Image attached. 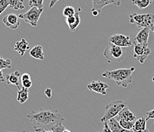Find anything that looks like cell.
Returning a JSON list of instances; mask_svg holds the SVG:
<instances>
[{
    "label": "cell",
    "instance_id": "obj_35",
    "mask_svg": "<svg viewBox=\"0 0 154 132\" xmlns=\"http://www.w3.org/2000/svg\"><path fill=\"white\" fill-rule=\"evenodd\" d=\"M58 1H60V0H51V2H50V5H49V8H52Z\"/></svg>",
    "mask_w": 154,
    "mask_h": 132
},
{
    "label": "cell",
    "instance_id": "obj_15",
    "mask_svg": "<svg viewBox=\"0 0 154 132\" xmlns=\"http://www.w3.org/2000/svg\"><path fill=\"white\" fill-rule=\"evenodd\" d=\"M146 122L147 120L144 117L136 119L132 131L134 132H149V130L146 128Z\"/></svg>",
    "mask_w": 154,
    "mask_h": 132
},
{
    "label": "cell",
    "instance_id": "obj_14",
    "mask_svg": "<svg viewBox=\"0 0 154 132\" xmlns=\"http://www.w3.org/2000/svg\"><path fill=\"white\" fill-rule=\"evenodd\" d=\"M20 79H21V74L18 71H15L9 75H5V83L7 84L15 85L18 87V90L21 88L20 87Z\"/></svg>",
    "mask_w": 154,
    "mask_h": 132
},
{
    "label": "cell",
    "instance_id": "obj_17",
    "mask_svg": "<svg viewBox=\"0 0 154 132\" xmlns=\"http://www.w3.org/2000/svg\"><path fill=\"white\" fill-rule=\"evenodd\" d=\"M106 122L112 132H134L133 131L127 130V129H125L123 127H122L119 122L115 118L111 119Z\"/></svg>",
    "mask_w": 154,
    "mask_h": 132
},
{
    "label": "cell",
    "instance_id": "obj_22",
    "mask_svg": "<svg viewBox=\"0 0 154 132\" xmlns=\"http://www.w3.org/2000/svg\"><path fill=\"white\" fill-rule=\"evenodd\" d=\"M152 1L153 0H132V3L139 9L143 10L150 5L152 3Z\"/></svg>",
    "mask_w": 154,
    "mask_h": 132
},
{
    "label": "cell",
    "instance_id": "obj_38",
    "mask_svg": "<svg viewBox=\"0 0 154 132\" xmlns=\"http://www.w3.org/2000/svg\"><path fill=\"white\" fill-rule=\"evenodd\" d=\"M152 32H153V34H154V28H153V29L152 30Z\"/></svg>",
    "mask_w": 154,
    "mask_h": 132
},
{
    "label": "cell",
    "instance_id": "obj_36",
    "mask_svg": "<svg viewBox=\"0 0 154 132\" xmlns=\"http://www.w3.org/2000/svg\"><path fill=\"white\" fill-rule=\"evenodd\" d=\"M63 132H71V131H69V130H68V129H66V128H65L64 129V131Z\"/></svg>",
    "mask_w": 154,
    "mask_h": 132
},
{
    "label": "cell",
    "instance_id": "obj_23",
    "mask_svg": "<svg viewBox=\"0 0 154 132\" xmlns=\"http://www.w3.org/2000/svg\"><path fill=\"white\" fill-rule=\"evenodd\" d=\"M118 122H119L121 126L123 127L125 129L132 131V128H133V126L134 125L135 121H128L125 120V119H119Z\"/></svg>",
    "mask_w": 154,
    "mask_h": 132
},
{
    "label": "cell",
    "instance_id": "obj_19",
    "mask_svg": "<svg viewBox=\"0 0 154 132\" xmlns=\"http://www.w3.org/2000/svg\"><path fill=\"white\" fill-rule=\"evenodd\" d=\"M30 56L35 59L44 60L45 59V53L43 50V47L41 45L35 46L30 50Z\"/></svg>",
    "mask_w": 154,
    "mask_h": 132
},
{
    "label": "cell",
    "instance_id": "obj_8",
    "mask_svg": "<svg viewBox=\"0 0 154 132\" xmlns=\"http://www.w3.org/2000/svg\"><path fill=\"white\" fill-rule=\"evenodd\" d=\"M123 0H92V13L93 16H98L104 7L108 5L120 6Z\"/></svg>",
    "mask_w": 154,
    "mask_h": 132
},
{
    "label": "cell",
    "instance_id": "obj_40",
    "mask_svg": "<svg viewBox=\"0 0 154 132\" xmlns=\"http://www.w3.org/2000/svg\"><path fill=\"white\" fill-rule=\"evenodd\" d=\"M10 132H13V131H10Z\"/></svg>",
    "mask_w": 154,
    "mask_h": 132
},
{
    "label": "cell",
    "instance_id": "obj_34",
    "mask_svg": "<svg viewBox=\"0 0 154 132\" xmlns=\"http://www.w3.org/2000/svg\"><path fill=\"white\" fill-rule=\"evenodd\" d=\"M0 82H5V76H4L2 69H0Z\"/></svg>",
    "mask_w": 154,
    "mask_h": 132
},
{
    "label": "cell",
    "instance_id": "obj_3",
    "mask_svg": "<svg viewBox=\"0 0 154 132\" xmlns=\"http://www.w3.org/2000/svg\"><path fill=\"white\" fill-rule=\"evenodd\" d=\"M130 23L140 28H149L152 31L154 28V15L152 14L132 13L130 15Z\"/></svg>",
    "mask_w": 154,
    "mask_h": 132
},
{
    "label": "cell",
    "instance_id": "obj_32",
    "mask_svg": "<svg viewBox=\"0 0 154 132\" xmlns=\"http://www.w3.org/2000/svg\"><path fill=\"white\" fill-rule=\"evenodd\" d=\"M45 93L48 98H51L52 96V89L51 88H47L45 90Z\"/></svg>",
    "mask_w": 154,
    "mask_h": 132
},
{
    "label": "cell",
    "instance_id": "obj_9",
    "mask_svg": "<svg viewBox=\"0 0 154 132\" xmlns=\"http://www.w3.org/2000/svg\"><path fill=\"white\" fill-rule=\"evenodd\" d=\"M108 41L122 48L131 47L132 46V44H133V42L131 40V38H130L129 36L120 34H116L111 36L108 38Z\"/></svg>",
    "mask_w": 154,
    "mask_h": 132
},
{
    "label": "cell",
    "instance_id": "obj_25",
    "mask_svg": "<svg viewBox=\"0 0 154 132\" xmlns=\"http://www.w3.org/2000/svg\"><path fill=\"white\" fill-rule=\"evenodd\" d=\"M75 10L71 5H68V6H66L64 8L63 11V15L65 18H68V17L72 16V15H75Z\"/></svg>",
    "mask_w": 154,
    "mask_h": 132
},
{
    "label": "cell",
    "instance_id": "obj_13",
    "mask_svg": "<svg viewBox=\"0 0 154 132\" xmlns=\"http://www.w3.org/2000/svg\"><path fill=\"white\" fill-rule=\"evenodd\" d=\"M80 16L78 12H75V15L66 18V23L68 25L71 32H74L76 30V28L79 27V24H80Z\"/></svg>",
    "mask_w": 154,
    "mask_h": 132
},
{
    "label": "cell",
    "instance_id": "obj_39",
    "mask_svg": "<svg viewBox=\"0 0 154 132\" xmlns=\"http://www.w3.org/2000/svg\"><path fill=\"white\" fill-rule=\"evenodd\" d=\"M153 124H154V121H153Z\"/></svg>",
    "mask_w": 154,
    "mask_h": 132
},
{
    "label": "cell",
    "instance_id": "obj_33",
    "mask_svg": "<svg viewBox=\"0 0 154 132\" xmlns=\"http://www.w3.org/2000/svg\"><path fill=\"white\" fill-rule=\"evenodd\" d=\"M103 125H104V128H103V131L102 132H112V130L110 129V128L108 127L107 122H104Z\"/></svg>",
    "mask_w": 154,
    "mask_h": 132
},
{
    "label": "cell",
    "instance_id": "obj_26",
    "mask_svg": "<svg viewBox=\"0 0 154 132\" xmlns=\"http://www.w3.org/2000/svg\"><path fill=\"white\" fill-rule=\"evenodd\" d=\"M44 0H29L28 5L30 7H37L38 8H44Z\"/></svg>",
    "mask_w": 154,
    "mask_h": 132
},
{
    "label": "cell",
    "instance_id": "obj_24",
    "mask_svg": "<svg viewBox=\"0 0 154 132\" xmlns=\"http://www.w3.org/2000/svg\"><path fill=\"white\" fill-rule=\"evenodd\" d=\"M12 69V60L9 59H3L0 56V69Z\"/></svg>",
    "mask_w": 154,
    "mask_h": 132
},
{
    "label": "cell",
    "instance_id": "obj_16",
    "mask_svg": "<svg viewBox=\"0 0 154 132\" xmlns=\"http://www.w3.org/2000/svg\"><path fill=\"white\" fill-rule=\"evenodd\" d=\"M15 50L19 54L20 56H23L25 52L30 49V46L28 42L25 39L22 38L20 41L15 43Z\"/></svg>",
    "mask_w": 154,
    "mask_h": 132
},
{
    "label": "cell",
    "instance_id": "obj_1",
    "mask_svg": "<svg viewBox=\"0 0 154 132\" xmlns=\"http://www.w3.org/2000/svg\"><path fill=\"white\" fill-rule=\"evenodd\" d=\"M27 118L32 123L34 127L46 126L51 130V128L57 122H63L64 118L57 109L40 110L39 112H31Z\"/></svg>",
    "mask_w": 154,
    "mask_h": 132
},
{
    "label": "cell",
    "instance_id": "obj_31",
    "mask_svg": "<svg viewBox=\"0 0 154 132\" xmlns=\"http://www.w3.org/2000/svg\"><path fill=\"white\" fill-rule=\"evenodd\" d=\"M34 129H35V132H53L52 131L45 130V128H43L34 127Z\"/></svg>",
    "mask_w": 154,
    "mask_h": 132
},
{
    "label": "cell",
    "instance_id": "obj_37",
    "mask_svg": "<svg viewBox=\"0 0 154 132\" xmlns=\"http://www.w3.org/2000/svg\"><path fill=\"white\" fill-rule=\"evenodd\" d=\"M152 81H154V77L152 78Z\"/></svg>",
    "mask_w": 154,
    "mask_h": 132
},
{
    "label": "cell",
    "instance_id": "obj_18",
    "mask_svg": "<svg viewBox=\"0 0 154 132\" xmlns=\"http://www.w3.org/2000/svg\"><path fill=\"white\" fill-rule=\"evenodd\" d=\"M117 118H118V119H117L118 121L119 119H125V120L128 121H136L137 119L136 116L127 106H125V108H123L121 110V112L117 116Z\"/></svg>",
    "mask_w": 154,
    "mask_h": 132
},
{
    "label": "cell",
    "instance_id": "obj_5",
    "mask_svg": "<svg viewBox=\"0 0 154 132\" xmlns=\"http://www.w3.org/2000/svg\"><path fill=\"white\" fill-rule=\"evenodd\" d=\"M125 106H127V103L122 100H115L108 104L105 106V114L101 119V122H106L111 119L115 118Z\"/></svg>",
    "mask_w": 154,
    "mask_h": 132
},
{
    "label": "cell",
    "instance_id": "obj_6",
    "mask_svg": "<svg viewBox=\"0 0 154 132\" xmlns=\"http://www.w3.org/2000/svg\"><path fill=\"white\" fill-rule=\"evenodd\" d=\"M44 8H38L37 7H31L28 12L18 15L20 19L23 20L25 22L29 24L32 27H37L39 18L42 14Z\"/></svg>",
    "mask_w": 154,
    "mask_h": 132
},
{
    "label": "cell",
    "instance_id": "obj_28",
    "mask_svg": "<svg viewBox=\"0 0 154 132\" xmlns=\"http://www.w3.org/2000/svg\"><path fill=\"white\" fill-rule=\"evenodd\" d=\"M8 5H9L8 0H0V13H3L8 7Z\"/></svg>",
    "mask_w": 154,
    "mask_h": 132
},
{
    "label": "cell",
    "instance_id": "obj_30",
    "mask_svg": "<svg viewBox=\"0 0 154 132\" xmlns=\"http://www.w3.org/2000/svg\"><path fill=\"white\" fill-rule=\"evenodd\" d=\"M146 116H147V118H146V119L147 121L151 119H154V108L153 109H152V110H150V111L146 113Z\"/></svg>",
    "mask_w": 154,
    "mask_h": 132
},
{
    "label": "cell",
    "instance_id": "obj_7",
    "mask_svg": "<svg viewBox=\"0 0 154 132\" xmlns=\"http://www.w3.org/2000/svg\"><path fill=\"white\" fill-rule=\"evenodd\" d=\"M134 44V57L140 64L144 63L149 56L151 54V49L148 46H143L141 44L137 43L135 41Z\"/></svg>",
    "mask_w": 154,
    "mask_h": 132
},
{
    "label": "cell",
    "instance_id": "obj_12",
    "mask_svg": "<svg viewBox=\"0 0 154 132\" xmlns=\"http://www.w3.org/2000/svg\"><path fill=\"white\" fill-rule=\"evenodd\" d=\"M149 32H150V29H149V28H143L141 31L138 32L137 36L135 37L134 41L137 43L141 44L143 46H148V40H149Z\"/></svg>",
    "mask_w": 154,
    "mask_h": 132
},
{
    "label": "cell",
    "instance_id": "obj_2",
    "mask_svg": "<svg viewBox=\"0 0 154 132\" xmlns=\"http://www.w3.org/2000/svg\"><path fill=\"white\" fill-rule=\"evenodd\" d=\"M134 71V67L129 69H118L112 71H106L102 75L105 78L114 81L118 86L127 88L130 84L132 83V74Z\"/></svg>",
    "mask_w": 154,
    "mask_h": 132
},
{
    "label": "cell",
    "instance_id": "obj_29",
    "mask_svg": "<svg viewBox=\"0 0 154 132\" xmlns=\"http://www.w3.org/2000/svg\"><path fill=\"white\" fill-rule=\"evenodd\" d=\"M21 85L23 87L27 88V89H29L31 86H32V81H31V79H26V80H21Z\"/></svg>",
    "mask_w": 154,
    "mask_h": 132
},
{
    "label": "cell",
    "instance_id": "obj_27",
    "mask_svg": "<svg viewBox=\"0 0 154 132\" xmlns=\"http://www.w3.org/2000/svg\"><path fill=\"white\" fill-rule=\"evenodd\" d=\"M64 129H65V127L63 125L62 122H57L51 128V130L53 132H63L64 131Z\"/></svg>",
    "mask_w": 154,
    "mask_h": 132
},
{
    "label": "cell",
    "instance_id": "obj_21",
    "mask_svg": "<svg viewBox=\"0 0 154 132\" xmlns=\"http://www.w3.org/2000/svg\"><path fill=\"white\" fill-rule=\"evenodd\" d=\"M9 7L11 9L13 10H23L25 9L23 0H8Z\"/></svg>",
    "mask_w": 154,
    "mask_h": 132
},
{
    "label": "cell",
    "instance_id": "obj_11",
    "mask_svg": "<svg viewBox=\"0 0 154 132\" xmlns=\"http://www.w3.org/2000/svg\"><path fill=\"white\" fill-rule=\"evenodd\" d=\"M2 22L7 28L12 30H16L20 26L21 21L18 15L15 14H8L2 18Z\"/></svg>",
    "mask_w": 154,
    "mask_h": 132
},
{
    "label": "cell",
    "instance_id": "obj_20",
    "mask_svg": "<svg viewBox=\"0 0 154 132\" xmlns=\"http://www.w3.org/2000/svg\"><path fill=\"white\" fill-rule=\"evenodd\" d=\"M28 90L29 89H27L23 87L20 90H18V95H17V100L21 104L25 103L28 100Z\"/></svg>",
    "mask_w": 154,
    "mask_h": 132
},
{
    "label": "cell",
    "instance_id": "obj_10",
    "mask_svg": "<svg viewBox=\"0 0 154 132\" xmlns=\"http://www.w3.org/2000/svg\"><path fill=\"white\" fill-rule=\"evenodd\" d=\"M108 87L109 86L107 84L104 83L101 81H92L91 83L87 85L88 90L102 95L107 94V90L108 89Z\"/></svg>",
    "mask_w": 154,
    "mask_h": 132
},
{
    "label": "cell",
    "instance_id": "obj_41",
    "mask_svg": "<svg viewBox=\"0 0 154 132\" xmlns=\"http://www.w3.org/2000/svg\"><path fill=\"white\" fill-rule=\"evenodd\" d=\"M0 15H1V13H0Z\"/></svg>",
    "mask_w": 154,
    "mask_h": 132
},
{
    "label": "cell",
    "instance_id": "obj_4",
    "mask_svg": "<svg viewBox=\"0 0 154 132\" xmlns=\"http://www.w3.org/2000/svg\"><path fill=\"white\" fill-rule=\"evenodd\" d=\"M103 54L109 64L113 62H121L125 58V52L122 47L110 42L104 50Z\"/></svg>",
    "mask_w": 154,
    "mask_h": 132
}]
</instances>
